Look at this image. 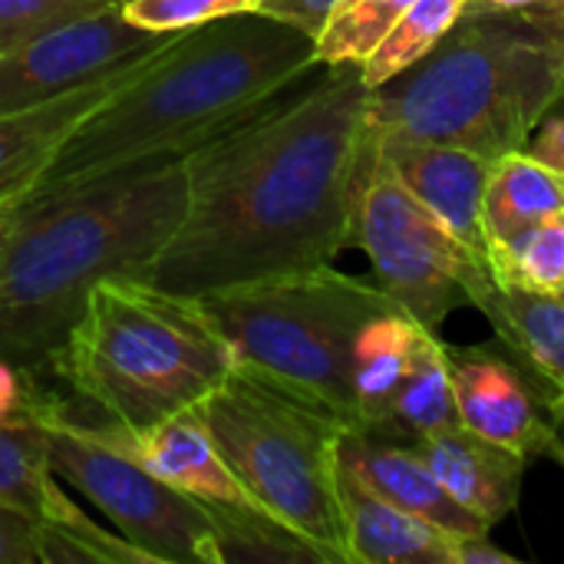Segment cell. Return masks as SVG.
Instances as JSON below:
<instances>
[{
  "mask_svg": "<svg viewBox=\"0 0 564 564\" xmlns=\"http://www.w3.org/2000/svg\"><path fill=\"white\" fill-rule=\"evenodd\" d=\"M367 96L360 63L324 66L301 96L182 155L185 208L145 281L198 297L330 264L354 241L370 165Z\"/></svg>",
  "mask_w": 564,
  "mask_h": 564,
  "instance_id": "6da1fadb",
  "label": "cell"
},
{
  "mask_svg": "<svg viewBox=\"0 0 564 564\" xmlns=\"http://www.w3.org/2000/svg\"><path fill=\"white\" fill-rule=\"evenodd\" d=\"M314 66L317 40L258 10L185 30L73 129L30 192L182 159L264 109Z\"/></svg>",
  "mask_w": 564,
  "mask_h": 564,
  "instance_id": "7a4b0ae2",
  "label": "cell"
},
{
  "mask_svg": "<svg viewBox=\"0 0 564 564\" xmlns=\"http://www.w3.org/2000/svg\"><path fill=\"white\" fill-rule=\"evenodd\" d=\"M185 208L182 159L23 195L0 254V364L53 367L89 291L106 278H145Z\"/></svg>",
  "mask_w": 564,
  "mask_h": 564,
  "instance_id": "3957f363",
  "label": "cell"
},
{
  "mask_svg": "<svg viewBox=\"0 0 564 564\" xmlns=\"http://www.w3.org/2000/svg\"><path fill=\"white\" fill-rule=\"evenodd\" d=\"M564 102V7L466 0L443 40L367 96V149L446 142L502 159Z\"/></svg>",
  "mask_w": 564,
  "mask_h": 564,
  "instance_id": "277c9868",
  "label": "cell"
},
{
  "mask_svg": "<svg viewBox=\"0 0 564 564\" xmlns=\"http://www.w3.org/2000/svg\"><path fill=\"white\" fill-rule=\"evenodd\" d=\"M53 367L99 420L149 430L195 410L235 354L198 297L122 274L89 291Z\"/></svg>",
  "mask_w": 564,
  "mask_h": 564,
  "instance_id": "5b68a950",
  "label": "cell"
},
{
  "mask_svg": "<svg viewBox=\"0 0 564 564\" xmlns=\"http://www.w3.org/2000/svg\"><path fill=\"white\" fill-rule=\"evenodd\" d=\"M235 364L357 430L354 350L360 330L397 301L330 264L198 294Z\"/></svg>",
  "mask_w": 564,
  "mask_h": 564,
  "instance_id": "8992f818",
  "label": "cell"
},
{
  "mask_svg": "<svg viewBox=\"0 0 564 564\" xmlns=\"http://www.w3.org/2000/svg\"><path fill=\"white\" fill-rule=\"evenodd\" d=\"M241 486L324 564H350L340 509L347 426L268 377L235 370L195 406Z\"/></svg>",
  "mask_w": 564,
  "mask_h": 564,
  "instance_id": "52a82bcc",
  "label": "cell"
},
{
  "mask_svg": "<svg viewBox=\"0 0 564 564\" xmlns=\"http://www.w3.org/2000/svg\"><path fill=\"white\" fill-rule=\"evenodd\" d=\"M53 473L79 489L152 564H225L215 519L182 489L159 479L56 397L40 413Z\"/></svg>",
  "mask_w": 564,
  "mask_h": 564,
  "instance_id": "ba28073f",
  "label": "cell"
},
{
  "mask_svg": "<svg viewBox=\"0 0 564 564\" xmlns=\"http://www.w3.org/2000/svg\"><path fill=\"white\" fill-rule=\"evenodd\" d=\"M354 241L367 251L377 284L426 330H440L456 307H479L496 284V271L373 152L357 195Z\"/></svg>",
  "mask_w": 564,
  "mask_h": 564,
  "instance_id": "9c48e42d",
  "label": "cell"
},
{
  "mask_svg": "<svg viewBox=\"0 0 564 564\" xmlns=\"http://www.w3.org/2000/svg\"><path fill=\"white\" fill-rule=\"evenodd\" d=\"M102 440L126 449L145 469H152L169 486L195 499L221 529L228 562L258 558V562H321V555L284 529L235 476L221 449L208 436L195 410L169 416L149 430H122L106 420H86Z\"/></svg>",
  "mask_w": 564,
  "mask_h": 564,
  "instance_id": "30bf717a",
  "label": "cell"
},
{
  "mask_svg": "<svg viewBox=\"0 0 564 564\" xmlns=\"http://www.w3.org/2000/svg\"><path fill=\"white\" fill-rule=\"evenodd\" d=\"M175 36L129 23L116 3L23 33L0 53V116L53 102L162 50Z\"/></svg>",
  "mask_w": 564,
  "mask_h": 564,
  "instance_id": "8fae6325",
  "label": "cell"
},
{
  "mask_svg": "<svg viewBox=\"0 0 564 564\" xmlns=\"http://www.w3.org/2000/svg\"><path fill=\"white\" fill-rule=\"evenodd\" d=\"M0 502L20 509L43 529L46 564H152L122 535L116 539L93 519H86L59 489V476L50 466V443L40 416L26 423H0Z\"/></svg>",
  "mask_w": 564,
  "mask_h": 564,
  "instance_id": "7c38bea8",
  "label": "cell"
},
{
  "mask_svg": "<svg viewBox=\"0 0 564 564\" xmlns=\"http://www.w3.org/2000/svg\"><path fill=\"white\" fill-rule=\"evenodd\" d=\"M456 416L476 436L506 446L525 459L545 453L552 430V400L506 354L489 347L446 344Z\"/></svg>",
  "mask_w": 564,
  "mask_h": 564,
  "instance_id": "4fadbf2b",
  "label": "cell"
},
{
  "mask_svg": "<svg viewBox=\"0 0 564 564\" xmlns=\"http://www.w3.org/2000/svg\"><path fill=\"white\" fill-rule=\"evenodd\" d=\"M370 152V149H367ZM377 159L466 245L489 264V238L482 225L486 182L496 159L446 142H403L373 149Z\"/></svg>",
  "mask_w": 564,
  "mask_h": 564,
  "instance_id": "5bb4252c",
  "label": "cell"
},
{
  "mask_svg": "<svg viewBox=\"0 0 564 564\" xmlns=\"http://www.w3.org/2000/svg\"><path fill=\"white\" fill-rule=\"evenodd\" d=\"M340 463L354 469L373 492L426 519L430 525L443 529L453 539L489 535V525L443 489L436 473L423 463V456L410 443L380 433L347 430L340 440Z\"/></svg>",
  "mask_w": 564,
  "mask_h": 564,
  "instance_id": "9a60e30c",
  "label": "cell"
},
{
  "mask_svg": "<svg viewBox=\"0 0 564 564\" xmlns=\"http://www.w3.org/2000/svg\"><path fill=\"white\" fill-rule=\"evenodd\" d=\"M410 446L436 473L443 489L489 529L509 519V512L519 506L522 473L529 463L525 456L476 436L463 423L426 433Z\"/></svg>",
  "mask_w": 564,
  "mask_h": 564,
  "instance_id": "2e32d148",
  "label": "cell"
},
{
  "mask_svg": "<svg viewBox=\"0 0 564 564\" xmlns=\"http://www.w3.org/2000/svg\"><path fill=\"white\" fill-rule=\"evenodd\" d=\"M149 56L89 86H79L53 102L20 109V112H3L0 116V202L26 195L43 175V169L50 165V159L59 152V145L73 135V129L89 112H96Z\"/></svg>",
  "mask_w": 564,
  "mask_h": 564,
  "instance_id": "e0dca14e",
  "label": "cell"
},
{
  "mask_svg": "<svg viewBox=\"0 0 564 564\" xmlns=\"http://www.w3.org/2000/svg\"><path fill=\"white\" fill-rule=\"evenodd\" d=\"M340 509L350 564H453L459 539L373 492L340 463Z\"/></svg>",
  "mask_w": 564,
  "mask_h": 564,
  "instance_id": "ac0fdd59",
  "label": "cell"
},
{
  "mask_svg": "<svg viewBox=\"0 0 564 564\" xmlns=\"http://www.w3.org/2000/svg\"><path fill=\"white\" fill-rule=\"evenodd\" d=\"M479 311L502 350L545 390L552 406L564 400V294L529 291L496 278Z\"/></svg>",
  "mask_w": 564,
  "mask_h": 564,
  "instance_id": "d6986e66",
  "label": "cell"
},
{
  "mask_svg": "<svg viewBox=\"0 0 564 564\" xmlns=\"http://www.w3.org/2000/svg\"><path fill=\"white\" fill-rule=\"evenodd\" d=\"M436 334L416 324L403 307L380 311L357 337L354 350V403L357 430L380 433L400 383L406 380L423 340Z\"/></svg>",
  "mask_w": 564,
  "mask_h": 564,
  "instance_id": "ffe728a7",
  "label": "cell"
},
{
  "mask_svg": "<svg viewBox=\"0 0 564 564\" xmlns=\"http://www.w3.org/2000/svg\"><path fill=\"white\" fill-rule=\"evenodd\" d=\"M555 212H564V175L519 149L492 162L486 198H482V225L489 238V258L516 241L522 231L542 225ZM492 268V264H489Z\"/></svg>",
  "mask_w": 564,
  "mask_h": 564,
  "instance_id": "44dd1931",
  "label": "cell"
},
{
  "mask_svg": "<svg viewBox=\"0 0 564 564\" xmlns=\"http://www.w3.org/2000/svg\"><path fill=\"white\" fill-rule=\"evenodd\" d=\"M456 400H453V377H449V364H446V344L440 340V334H430L406 373V380L400 383L390 416L380 430V436L400 440V443H413L426 433L456 426ZM367 433V430H364Z\"/></svg>",
  "mask_w": 564,
  "mask_h": 564,
  "instance_id": "7402d4cb",
  "label": "cell"
},
{
  "mask_svg": "<svg viewBox=\"0 0 564 564\" xmlns=\"http://www.w3.org/2000/svg\"><path fill=\"white\" fill-rule=\"evenodd\" d=\"M463 7L466 0H416L377 43V50L360 63L364 83L373 89L393 79L397 73L410 69L416 59H423L443 40V33L456 23Z\"/></svg>",
  "mask_w": 564,
  "mask_h": 564,
  "instance_id": "603a6c76",
  "label": "cell"
},
{
  "mask_svg": "<svg viewBox=\"0 0 564 564\" xmlns=\"http://www.w3.org/2000/svg\"><path fill=\"white\" fill-rule=\"evenodd\" d=\"M416 0H340L317 33V63H364Z\"/></svg>",
  "mask_w": 564,
  "mask_h": 564,
  "instance_id": "cb8c5ba5",
  "label": "cell"
},
{
  "mask_svg": "<svg viewBox=\"0 0 564 564\" xmlns=\"http://www.w3.org/2000/svg\"><path fill=\"white\" fill-rule=\"evenodd\" d=\"M489 264L506 284L564 294V212H555L542 225L522 231L516 241L496 251Z\"/></svg>",
  "mask_w": 564,
  "mask_h": 564,
  "instance_id": "d4e9b609",
  "label": "cell"
},
{
  "mask_svg": "<svg viewBox=\"0 0 564 564\" xmlns=\"http://www.w3.org/2000/svg\"><path fill=\"white\" fill-rule=\"evenodd\" d=\"M122 17L152 33H182L221 17L251 13L258 0H116Z\"/></svg>",
  "mask_w": 564,
  "mask_h": 564,
  "instance_id": "484cf974",
  "label": "cell"
},
{
  "mask_svg": "<svg viewBox=\"0 0 564 564\" xmlns=\"http://www.w3.org/2000/svg\"><path fill=\"white\" fill-rule=\"evenodd\" d=\"M116 0H0V30L10 36L33 33L40 26L93 13Z\"/></svg>",
  "mask_w": 564,
  "mask_h": 564,
  "instance_id": "4316f807",
  "label": "cell"
},
{
  "mask_svg": "<svg viewBox=\"0 0 564 564\" xmlns=\"http://www.w3.org/2000/svg\"><path fill=\"white\" fill-rule=\"evenodd\" d=\"M0 564H46L43 552V529L0 502Z\"/></svg>",
  "mask_w": 564,
  "mask_h": 564,
  "instance_id": "83f0119b",
  "label": "cell"
},
{
  "mask_svg": "<svg viewBox=\"0 0 564 564\" xmlns=\"http://www.w3.org/2000/svg\"><path fill=\"white\" fill-rule=\"evenodd\" d=\"M337 3L340 0H258V13L294 23V26H301L304 33H311L317 40L327 17L337 10Z\"/></svg>",
  "mask_w": 564,
  "mask_h": 564,
  "instance_id": "f1b7e54d",
  "label": "cell"
},
{
  "mask_svg": "<svg viewBox=\"0 0 564 564\" xmlns=\"http://www.w3.org/2000/svg\"><path fill=\"white\" fill-rule=\"evenodd\" d=\"M525 152H532L535 159H542L545 165H552L555 172L564 175V102H558L532 132V139L525 142Z\"/></svg>",
  "mask_w": 564,
  "mask_h": 564,
  "instance_id": "f546056e",
  "label": "cell"
},
{
  "mask_svg": "<svg viewBox=\"0 0 564 564\" xmlns=\"http://www.w3.org/2000/svg\"><path fill=\"white\" fill-rule=\"evenodd\" d=\"M453 564H519L502 549H496L486 535L479 539H459L453 549Z\"/></svg>",
  "mask_w": 564,
  "mask_h": 564,
  "instance_id": "4dcf8cb0",
  "label": "cell"
},
{
  "mask_svg": "<svg viewBox=\"0 0 564 564\" xmlns=\"http://www.w3.org/2000/svg\"><path fill=\"white\" fill-rule=\"evenodd\" d=\"M545 456H552L558 466H564V400L552 406V430L545 440Z\"/></svg>",
  "mask_w": 564,
  "mask_h": 564,
  "instance_id": "1f68e13d",
  "label": "cell"
},
{
  "mask_svg": "<svg viewBox=\"0 0 564 564\" xmlns=\"http://www.w3.org/2000/svg\"><path fill=\"white\" fill-rule=\"evenodd\" d=\"M20 205H23V195L0 202V254H3V248H7V241H10V231H13V225H17Z\"/></svg>",
  "mask_w": 564,
  "mask_h": 564,
  "instance_id": "d6a6232c",
  "label": "cell"
},
{
  "mask_svg": "<svg viewBox=\"0 0 564 564\" xmlns=\"http://www.w3.org/2000/svg\"><path fill=\"white\" fill-rule=\"evenodd\" d=\"M486 3H499V7H529V3H542V0H486Z\"/></svg>",
  "mask_w": 564,
  "mask_h": 564,
  "instance_id": "836d02e7",
  "label": "cell"
},
{
  "mask_svg": "<svg viewBox=\"0 0 564 564\" xmlns=\"http://www.w3.org/2000/svg\"><path fill=\"white\" fill-rule=\"evenodd\" d=\"M13 40H17V36H10V33H3V30H0V53H3Z\"/></svg>",
  "mask_w": 564,
  "mask_h": 564,
  "instance_id": "e575fe53",
  "label": "cell"
},
{
  "mask_svg": "<svg viewBox=\"0 0 564 564\" xmlns=\"http://www.w3.org/2000/svg\"><path fill=\"white\" fill-rule=\"evenodd\" d=\"M542 3H552V7H564V0H542Z\"/></svg>",
  "mask_w": 564,
  "mask_h": 564,
  "instance_id": "d590c367",
  "label": "cell"
}]
</instances>
